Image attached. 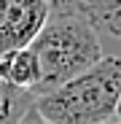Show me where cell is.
Masks as SVG:
<instances>
[{"label":"cell","instance_id":"obj_8","mask_svg":"<svg viewBox=\"0 0 121 124\" xmlns=\"http://www.w3.org/2000/svg\"><path fill=\"white\" fill-rule=\"evenodd\" d=\"M19 124H51V121H49L43 113H40L35 105H32V108H30V111H27L22 119H19Z\"/></svg>","mask_w":121,"mask_h":124},{"label":"cell","instance_id":"obj_7","mask_svg":"<svg viewBox=\"0 0 121 124\" xmlns=\"http://www.w3.org/2000/svg\"><path fill=\"white\" fill-rule=\"evenodd\" d=\"M51 16H65V14H81L86 0H46Z\"/></svg>","mask_w":121,"mask_h":124},{"label":"cell","instance_id":"obj_2","mask_svg":"<svg viewBox=\"0 0 121 124\" xmlns=\"http://www.w3.org/2000/svg\"><path fill=\"white\" fill-rule=\"evenodd\" d=\"M30 51L35 54L40 70L35 97L89 70L105 54L100 32L84 14L49 16L35 40L30 43Z\"/></svg>","mask_w":121,"mask_h":124},{"label":"cell","instance_id":"obj_5","mask_svg":"<svg viewBox=\"0 0 121 124\" xmlns=\"http://www.w3.org/2000/svg\"><path fill=\"white\" fill-rule=\"evenodd\" d=\"M97 32H108L121 40V0H86L81 8Z\"/></svg>","mask_w":121,"mask_h":124},{"label":"cell","instance_id":"obj_9","mask_svg":"<svg viewBox=\"0 0 121 124\" xmlns=\"http://www.w3.org/2000/svg\"><path fill=\"white\" fill-rule=\"evenodd\" d=\"M116 121L121 124V100H118V108H116Z\"/></svg>","mask_w":121,"mask_h":124},{"label":"cell","instance_id":"obj_6","mask_svg":"<svg viewBox=\"0 0 121 124\" xmlns=\"http://www.w3.org/2000/svg\"><path fill=\"white\" fill-rule=\"evenodd\" d=\"M32 105H35V94L30 89L11 86L0 78V124H19V119Z\"/></svg>","mask_w":121,"mask_h":124},{"label":"cell","instance_id":"obj_10","mask_svg":"<svg viewBox=\"0 0 121 124\" xmlns=\"http://www.w3.org/2000/svg\"><path fill=\"white\" fill-rule=\"evenodd\" d=\"M102 124H118V121H116V119H113V121H102Z\"/></svg>","mask_w":121,"mask_h":124},{"label":"cell","instance_id":"obj_1","mask_svg":"<svg viewBox=\"0 0 121 124\" xmlns=\"http://www.w3.org/2000/svg\"><path fill=\"white\" fill-rule=\"evenodd\" d=\"M121 100V57L102 59L75 78L35 97V108L51 124H102L116 119Z\"/></svg>","mask_w":121,"mask_h":124},{"label":"cell","instance_id":"obj_3","mask_svg":"<svg viewBox=\"0 0 121 124\" xmlns=\"http://www.w3.org/2000/svg\"><path fill=\"white\" fill-rule=\"evenodd\" d=\"M49 16L46 0H0V54L27 49Z\"/></svg>","mask_w":121,"mask_h":124},{"label":"cell","instance_id":"obj_4","mask_svg":"<svg viewBox=\"0 0 121 124\" xmlns=\"http://www.w3.org/2000/svg\"><path fill=\"white\" fill-rule=\"evenodd\" d=\"M0 78L11 86H19V89H30L35 94V86H38V78H40V70H38V59L35 54L27 49H14V51H6L0 54Z\"/></svg>","mask_w":121,"mask_h":124}]
</instances>
